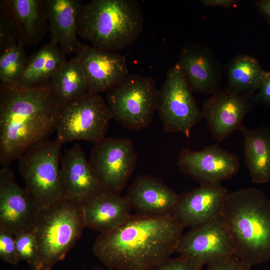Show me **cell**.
<instances>
[{
	"label": "cell",
	"instance_id": "22",
	"mask_svg": "<svg viewBox=\"0 0 270 270\" xmlns=\"http://www.w3.org/2000/svg\"><path fill=\"white\" fill-rule=\"evenodd\" d=\"M65 56L56 44L44 45L27 59L20 78L12 87L32 88L48 84L66 60Z\"/></svg>",
	"mask_w": 270,
	"mask_h": 270
},
{
	"label": "cell",
	"instance_id": "28",
	"mask_svg": "<svg viewBox=\"0 0 270 270\" xmlns=\"http://www.w3.org/2000/svg\"><path fill=\"white\" fill-rule=\"evenodd\" d=\"M14 236L20 262L22 260L26 262L32 270H40V250L34 230L16 233Z\"/></svg>",
	"mask_w": 270,
	"mask_h": 270
},
{
	"label": "cell",
	"instance_id": "3",
	"mask_svg": "<svg viewBox=\"0 0 270 270\" xmlns=\"http://www.w3.org/2000/svg\"><path fill=\"white\" fill-rule=\"evenodd\" d=\"M234 255L251 266L270 260V198L255 188L230 192L222 212Z\"/></svg>",
	"mask_w": 270,
	"mask_h": 270
},
{
	"label": "cell",
	"instance_id": "6",
	"mask_svg": "<svg viewBox=\"0 0 270 270\" xmlns=\"http://www.w3.org/2000/svg\"><path fill=\"white\" fill-rule=\"evenodd\" d=\"M61 146L56 140H45L18 158L26 188L40 210L64 198L60 180Z\"/></svg>",
	"mask_w": 270,
	"mask_h": 270
},
{
	"label": "cell",
	"instance_id": "14",
	"mask_svg": "<svg viewBox=\"0 0 270 270\" xmlns=\"http://www.w3.org/2000/svg\"><path fill=\"white\" fill-rule=\"evenodd\" d=\"M84 74L88 93L108 91L128 74L125 57L79 42L75 51Z\"/></svg>",
	"mask_w": 270,
	"mask_h": 270
},
{
	"label": "cell",
	"instance_id": "4",
	"mask_svg": "<svg viewBox=\"0 0 270 270\" xmlns=\"http://www.w3.org/2000/svg\"><path fill=\"white\" fill-rule=\"evenodd\" d=\"M78 35L98 48L116 52L132 44L143 30L142 6L136 0H92L82 4Z\"/></svg>",
	"mask_w": 270,
	"mask_h": 270
},
{
	"label": "cell",
	"instance_id": "8",
	"mask_svg": "<svg viewBox=\"0 0 270 270\" xmlns=\"http://www.w3.org/2000/svg\"><path fill=\"white\" fill-rule=\"evenodd\" d=\"M112 118L99 94L88 93L60 107L55 125L56 140L62 144L76 140L94 144L106 138Z\"/></svg>",
	"mask_w": 270,
	"mask_h": 270
},
{
	"label": "cell",
	"instance_id": "29",
	"mask_svg": "<svg viewBox=\"0 0 270 270\" xmlns=\"http://www.w3.org/2000/svg\"><path fill=\"white\" fill-rule=\"evenodd\" d=\"M0 258L4 262L13 265L19 262L17 254L14 234L0 228Z\"/></svg>",
	"mask_w": 270,
	"mask_h": 270
},
{
	"label": "cell",
	"instance_id": "31",
	"mask_svg": "<svg viewBox=\"0 0 270 270\" xmlns=\"http://www.w3.org/2000/svg\"><path fill=\"white\" fill-rule=\"evenodd\" d=\"M206 270H252V266L232 255L208 266Z\"/></svg>",
	"mask_w": 270,
	"mask_h": 270
},
{
	"label": "cell",
	"instance_id": "33",
	"mask_svg": "<svg viewBox=\"0 0 270 270\" xmlns=\"http://www.w3.org/2000/svg\"><path fill=\"white\" fill-rule=\"evenodd\" d=\"M238 0H201L200 2L206 6H222L230 8L234 6Z\"/></svg>",
	"mask_w": 270,
	"mask_h": 270
},
{
	"label": "cell",
	"instance_id": "27",
	"mask_svg": "<svg viewBox=\"0 0 270 270\" xmlns=\"http://www.w3.org/2000/svg\"><path fill=\"white\" fill-rule=\"evenodd\" d=\"M27 59L22 42L6 48L0 56L1 84L14 86L20 78Z\"/></svg>",
	"mask_w": 270,
	"mask_h": 270
},
{
	"label": "cell",
	"instance_id": "21",
	"mask_svg": "<svg viewBox=\"0 0 270 270\" xmlns=\"http://www.w3.org/2000/svg\"><path fill=\"white\" fill-rule=\"evenodd\" d=\"M46 16L49 22L51 41L65 54L74 52L78 39L77 17L82 4L78 0H47Z\"/></svg>",
	"mask_w": 270,
	"mask_h": 270
},
{
	"label": "cell",
	"instance_id": "18",
	"mask_svg": "<svg viewBox=\"0 0 270 270\" xmlns=\"http://www.w3.org/2000/svg\"><path fill=\"white\" fill-rule=\"evenodd\" d=\"M60 180L64 198L82 202L106 190L78 144L65 150L60 158Z\"/></svg>",
	"mask_w": 270,
	"mask_h": 270
},
{
	"label": "cell",
	"instance_id": "5",
	"mask_svg": "<svg viewBox=\"0 0 270 270\" xmlns=\"http://www.w3.org/2000/svg\"><path fill=\"white\" fill-rule=\"evenodd\" d=\"M86 228L83 202L63 198L40 210L34 226L40 250V270H52L65 258Z\"/></svg>",
	"mask_w": 270,
	"mask_h": 270
},
{
	"label": "cell",
	"instance_id": "23",
	"mask_svg": "<svg viewBox=\"0 0 270 270\" xmlns=\"http://www.w3.org/2000/svg\"><path fill=\"white\" fill-rule=\"evenodd\" d=\"M244 162L254 183L270 182V124L254 128H245Z\"/></svg>",
	"mask_w": 270,
	"mask_h": 270
},
{
	"label": "cell",
	"instance_id": "32",
	"mask_svg": "<svg viewBox=\"0 0 270 270\" xmlns=\"http://www.w3.org/2000/svg\"><path fill=\"white\" fill-rule=\"evenodd\" d=\"M254 99L256 104L270 107V70L266 72L260 88L255 93Z\"/></svg>",
	"mask_w": 270,
	"mask_h": 270
},
{
	"label": "cell",
	"instance_id": "25",
	"mask_svg": "<svg viewBox=\"0 0 270 270\" xmlns=\"http://www.w3.org/2000/svg\"><path fill=\"white\" fill-rule=\"evenodd\" d=\"M49 84L61 106L88 93L83 68L76 56L65 61Z\"/></svg>",
	"mask_w": 270,
	"mask_h": 270
},
{
	"label": "cell",
	"instance_id": "17",
	"mask_svg": "<svg viewBox=\"0 0 270 270\" xmlns=\"http://www.w3.org/2000/svg\"><path fill=\"white\" fill-rule=\"evenodd\" d=\"M229 192L221 184H200L179 195L172 216L184 228L198 227L221 214Z\"/></svg>",
	"mask_w": 270,
	"mask_h": 270
},
{
	"label": "cell",
	"instance_id": "15",
	"mask_svg": "<svg viewBox=\"0 0 270 270\" xmlns=\"http://www.w3.org/2000/svg\"><path fill=\"white\" fill-rule=\"evenodd\" d=\"M40 212L30 194L8 167L0 170V228L14 234L34 228Z\"/></svg>",
	"mask_w": 270,
	"mask_h": 270
},
{
	"label": "cell",
	"instance_id": "12",
	"mask_svg": "<svg viewBox=\"0 0 270 270\" xmlns=\"http://www.w3.org/2000/svg\"><path fill=\"white\" fill-rule=\"evenodd\" d=\"M175 252L208 266L234 255V248L220 214L182 235Z\"/></svg>",
	"mask_w": 270,
	"mask_h": 270
},
{
	"label": "cell",
	"instance_id": "9",
	"mask_svg": "<svg viewBox=\"0 0 270 270\" xmlns=\"http://www.w3.org/2000/svg\"><path fill=\"white\" fill-rule=\"evenodd\" d=\"M192 92L176 62L168 70L158 94L156 110L166 132H182L188 138L192 128L203 118Z\"/></svg>",
	"mask_w": 270,
	"mask_h": 270
},
{
	"label": "cell",
	"instance_id": "16",
	"mask_svg": "<svg viewBox=\"0 0 270 270\" xmlns=\"http://www.w3.org/2000/svg\"><path fill=\"white\" fill-rule=\"evenodd\" d=\"M176 62L192 92L211 94L220 88V64L205 44L196 41L185 43Z\"/></svg>",
	"mask_w": 270,
	"mask_h": 270
},
{
	"label": "cell",
	"instance_id": "19",
	"mask_svg": "<svg viewBox=\"0 0 270 270\" xmlns=\"http://www.w3.org/2000/svg\"><path fill=\"white\" fill-rule=\"evenodd\" d=\"M126 196L136 214L160 217L172 216L179 198L162 182L149 176L137 178Z\"/></svg>",
	"mask_w": 270,
	"mask_h": 270
},
{
	"label": "cell",
	"instance_id": "34",
	"mask_svg": "<svg viewBox=\"0 0 270 270\" xmlns=\"http://www.w3.org/2000/svg\"><path fill=\"white\" fill-rule=\"evenodd\" d=\"M256 6L270 26V0H258L256 2Z\"/></svg>",
	"mask_w": 270,
	"mask_h": 270
},
{
	"label": "cell",
	"instance_id": "1",
	"mask_svg": "<svg viewBox=\"0 0 270 270\" xmlns=\"http://www.w3.org/2000/svg\"><path fill=\"white\" fill-rule=\"evenodd\" d=\"M184 228L172 216L136 214L117 228L100 234L92 250L108 268L148 270L176 252Z\"/></svg>",
	"mask_w": 270,
	"mask_h": 270
},
{
	"label": "cell",
	"instance_id": "24",
	"mask_svg": "<svg viewBox=\"0 0 270 270\" xmlns=\"http://www.w3.org/2000/svg\"><path fill=\"white\" fill-rule=\"evenodd\" d=\"M226 88L236 93L254 94L260 88L267 71L258 60L248 54L234 56L226 66Z\"/></svg>",
	"mask_w": 270,
	"mask_h": 270
},
{
	"label": "cell",
	"instance_id": "10",
	"mask_svg": "<svg viewBox=\"0 0 270 270\" xmlns=\"http://www.w3.org/2000/svg\"><path fill=\"white\" fill-rule=\"evenodd\" d=\"M88 162L104 190L120 194L136 168L137 156L131 140L105 138L94 144Z\"/></svg>",
	"mask_w": 270,
	"mask_h": 270
},
{
	"label": "cell",
	"instance_id": "11",
	"mask_svg": "<svg viewBox=\"0 0 270 270\" xmlns=\"http://www.w3.org/2000/svg\"><path fill=\"white\" fill-rule=\"evenodd\" d=\"M254 94L236 93L219 88L203 102V118L218 142L246 127L244 120L256 104Z\"/></svg>",
	"mask_w": 270,
	"mask_h": 270
},
{
	"label": "cell",
	"instance_id": "20",
	"mask_svg": "<svg viewBox=\"0 0 270 270\" xmlns=\"http://www.w3.org/2000/svg\"><path fill=\"white\" fill-rule=\"evenodd\" d=\"M131 209L126 196L104 190L83 202L86 228L100 234L112 230L130 217Z\"/></svg>",
	"mask_w": 270,
	"mask_h": 270
},
{
	"label": "cell",
	"instance_id": "7",
	"mask_svg": "<svg viewBox=\"0 0 270 270\" xmlns=\"http://www.w3.org/2000/svg\"><path fill=\"white\" fill-rule=\"evenodd\" d=\"M158 91L152 77L129 74L108 91L106 103L112 118L128 129L138 130L152 122Z\"/></svg>",
	"mask_w": 270,
	"mask_h": 270
},
{
	"label": "cell",
	"instance_id": "35",
	"mask_svg": "<svg viewBox=\"0 0 270 270\" xmlns=\"http://www.w3.org/2000/svg\"><path fill=\"white\" fill-rule=\"evenodd\" d=\"M94 270H114L108 268H106V269H104L102 268L100 266H97L94 268Z\"/></svg>",
	"mask_w": 270,
	"mask_h": 270
},
{
	"label": "cell",
	"instance_id": "30",
	"mask_svg": "<svg viewBox=\"0 0 270 270\" xmlns=\"http://www.w3.org/2000/svg\"><path fill=\"white\" fill-rule=\"evenodd\" d=\"M202 266L187 257L179 256L168 259L148 270H203Z\"/></svg>",
	"mask_w": 270,
	"mask_h": 270
},
{
	"label": "cell",
	"instance_id": "13",
	"mask_svg": "<svg viewBox=\"0 0 270 270\" xmlns=\"http://www.w3.org/2000/svg\"><path fill=\"white\" fill-rule=\"evenodd\" d=\"M180 170L200 184H220L236 176L240 163L238 156L218 144L194 151L182 148L178 156Z\"/></svg>",
	"mask_w": 270,
	"mask_h": 270
},
{
	"label": "cell",
	"instance_id": "26",
	"mask_svg": "<svg viewBox=\"0 0 270 270\" xmlns=\"http://www.w3.org/2000/svg\"><path fill=\"white\" fill-rule=\"evenodd\" d=\"M12 16L20 35L33 42L38 38L42 22V1L10 0L5 2Z\"/></svg>",
	"mask_w": 270,
	"mask_h": 270
},
{
	"label": "cell",
	"instance_id": "2",
	"mask_svg": "<svg viewBox=\"0 0 270 270\" xmlns=\"http://www.w3.org/2000/svg\"><path fill=\"white\" fill-rule=\"evenodd\" d=\"M62 106L50 84L32 88L0 85V162L8 167L55 130Z\"/></svg>",
	"mask_w": 270,
	"mask_h": 270
}]
</instances>
